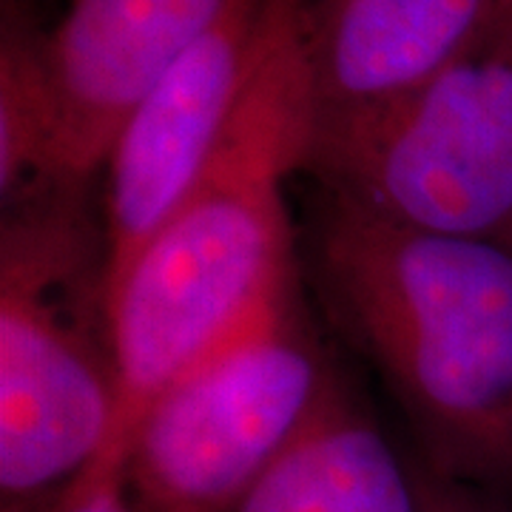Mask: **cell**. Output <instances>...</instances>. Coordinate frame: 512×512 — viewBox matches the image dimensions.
I'll use <instances>...</instances> for the list:
<instances>
[{
  "label": "cell",
  "instance_id": "1",
  "mask_svg": "<svg viewBox=\"0 0 512 512\" xmlns=\"http://www.w3.org/2000/svg\"><path fill=\"white\" fill-rule=\"evenodd\" d=\"M316 111L296 0H262L254 57L220 143L114 282L120 410L109 447L126 450L148 404L302 274L288 180L302 174Z\"/></svg>",
  "mask_w": 512,
  "mask_h": 512
},
{
  "label": "cell",
  "instance_id": "2",
  "mask_svg": "<svg viewBox=\"0 0 512 512\" xmlns=\"http://www.w3.org/2000/svg\"><path fill=\"white\" fill-rule=\"evenodd\" d=\"M313 299L382 376L433 473L512 484V248L382 220L313 188Z\"/></svg>",
  "mask_w": 512,
  "mask_h": 512
},
{
  "label": "cell",
  "instance_id": "3",
  "mask_svg": "<svg viewBox=\"0 0 512 512\" xmlns=\"http://www.w3.org/2000/svg\"><path fill=\"white\" fill-rule=\"evenodd\" d=\"M120 410L111 245L94 183L3 202L0 493L43 504L109 447Z\"/></svg>",
  "mask_w": 512,
  "mask_h": 512
},
{
  "label": "cell",
  "instance_id": "4",
  "mask_svg": "<svg viewBox=\"0 0 512 512\" xmlns=\"http://www.w3.org/2000/svg\"><path fill=\"white\" fill-rule=\"evenodd\" d=\"M302 177L382 220L512 248V63L481 40L396 97L316 111Z\"/></svg>",
  "mask_w": 512,
  "mask_h": 512
},
{
  "label": "cell",
  "instance_id": "5",
  "mask_svg": "<svg viewBox=\"0 0 512 512\" xmlns=\"http://www.w3.org/2000/svg\"><path fill=\"white\" fill-rule=\"evenodd\" d=\"M305 276L148 404L126 441L137 512H234L319 413L342 373Z\"/></svg>",
  "mask_w": 512,
  "mask_h": 512
},
{
  "label": "cell",
  "instance_id": "6",
  "mask_svg": "<svg viewBox=\"0 0 512 512\" xmlns=\"http://www.w3.org/2000/svg\"><path fill=\"white\" fill-rule=\"evenodd\" d=\"M259 9L262 0H242L154 83L117 131L100 194L111 245V291L200 180L220 143L254 57Z\"/></svg>",
  "mask_w": 512,
  "mask_h": 512
},
{
  "label": "cell",
  "instance_id": "7",
  "mask_svg": "<svg viewBox=\"0 0 512 512\" xmlns=\"http://www.w3.org/2000/svg\"><path fill=\"white\" fill-rule=\"evenodd\" d=\"M242 0H66L46 35L60 183H97L134 106Z\"/></svg>",
  "mask_w": 512,
  "mask_h": 512
},
{
  "label": "cell",
  "instance_id": "8",
  "mask_svg": "<svg viewBox=\"0 0 512 512\" xmlns=\"http://www.w3.org/2000/svg\"><path fill=\"white\" fill-rule=\"evenodd\" d=\"M319 111L407 92L487 35L493 0H296Z\"/></svg>",
  "mask_w": 512,
  "mask_h": 512
},
{
  "label": "cell",
  "instance_id": "9",
  "mask_svg": "<svg viewBox=\"0 0 512 512\" xmlns=\"http://www.w3.org/2000/svg\"><path fill=\"white\" fill-rule=\"evenodd\" d=\"M234 512H424L413 458L387 439L345 376Z\"/></svg>",
  "mask_w": 512,
  "mask_h": 512
},
{
  "label": "cell",
  "instance_id": "10",
  "mask_svg": "<svg viewBox=\"0 0 512 512\" xmlns=\"http://www.w3.org/2000/svg\"><path fill=\"white\" fill-rule=\"evenodd\" d=\"M46 35L32 0L0 3V197L60 183L57 109Z\"/></svg>",
  "mask_w": 512,
  "mask_h": 512
},
{
  "label": "cell",
  "instance_id": "11",
  "mask_svg": "<svg viewBox=\"0 0 512 512\" xmlns=\"http://www.w3.org/2000/svg\"><path fill=\"white\" fill-rule=\"evenodd\" d=\"M123 464L126 450L106 447L80 476L43 501L40 512H137L128 495Z\"/></svg>",
  "mask_w": 512,
  "mask_h": 512
},
{
  "label": "cell",
  "instance_id": "12",
  "mask_svg": "<svg viewBox=\"0 0 512 512\" xmlns=\"http://www.w3.org/2000/svg\"><path fill=\"white\" fill-rule=\"evenodd\" d=\"M410 458H413V470L419 481L424 512H507L498 501L490 498V490L439 476L430 467H424L416 456Z\"/></svg>",
  "mask_w": 512,
  "mask_h": 512
},
{
  "label": "cell",
  "instance_id": "13",
  "mask_svg": "<svg viewBox=\"0 0 512 512\" xmlns=\"http://www.w3.org/2000/svg\"><path fill=\"white\" fill-rule=\"evenodd\" d=\"M484 43L512 63V0H493V15L487 23Z\"/></svg>",
  "mask_w": 512,
  "mask_h": 512
},
{
  "label": "cell",
  "instance_id": "14",
  "mask_svg": "<svg viewBox=\"0 0 512 512\" xmlns=\"http://www.w3.org/2000/svg\"><path fill=\"white\" fill-rule=\"evenodd\" d=\"M40 507H43V504H3V507H0V512H40Z\"/></svg>",
  "mask_w": 512,
  "mask_h": 512
},
{
  "label": "cell",
  "instance_id": "15",
  "mask_svg": "<svg viewBox=\"0 0 512 512\" xmlns=\"http://www.w3.org/2000/svg\"><path fill=\"white\" fill-rule=\"evenodd\" d=\"M32 3H35V0H32Z\"/></svg>",
  "mask_w": 512,
  "mask_h": 512
}]
</instances>
